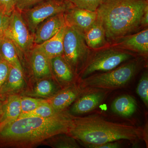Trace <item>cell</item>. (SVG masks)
I'll list each match as a JSON object with an SVG mask.
<instances>
[{"label": "cell", "instance_id": "obj_1", "mask_svg": "<svg viewBox=\"0 0 148 148\" xmlns=\"http://www.w3.org/2000/svg\"><path fill=\"white\" fill-rule=\"evenodd\" d=\"M74 116L65 110L48 117L19 119L0 126V147L32 148L59 134H67Z\"/></svg>", "mask_w": 148, "mask_h": 148}, {"label": "cell", "instance_id": "obj_2", "mask_svg": "<svg viewBox=\"0 0 148 148\" xmlns=\"http://www.w3.org/2000/svg\"><path fill=\"white\" fill-rule=\"evenodd\" d=\"M147 10L148 0H105L96 12L107 41L113 42L143 27L142 18Z\"/></svg>", "mask_w": 148, "mask_h": 148}, {"label": "cell", "instance_id": "obj_3", "mask_svg": "<svg viewBox=\"0 0 148 148\" xmlns=\"http://www.w3.org/2000/svg\"><path fill=\"white\" fill-rule=\"evenodd\" d=\"M68 135L82 145L101 144L123 140L134 143L143 139V129L108 121L98 116H75Z\"/></svg>", "mask_w": 148, "mask_h": 148}, {"label": "cell", "instance_id": "obj_4", "mask_svg": "<svg viewBox=\"0 0 148 148\" xmlns=\"http://www.w3.org/2000/svg\"><path fill=\"white\" fill-rule=\"evenodd\" d=\"M139 68L138 60H133L109 71L92 74L80 80L78 85L82 90L117 89L129 83Z\"/></svg>", "mask_w": 148, "mask_h": 148}, {"label": "cell", "instance_id": "obj_5", "mask_svg": "<svg viewBox=\"0 0 148 148\" xmlns=\"http://www.w3.org/2000/svg\"><path fill=\"white\" fill-rule=\"evenodd\" d=\"M63 46L62 56L75 73L78 75L90 56L84 35L75 28L66 25Z\"/></svg>", "mask_w": 148, "mask_h": 148}, {"label": "cell", "instance_id": "obj_6", "mask_svg": "<svg viewBox=\"0 0 148 148\" xmlns=\"http://www.w3.org/2000/svg\"><path fill=\"white\" fill-rule=\"evenodd\" d=\"M132 53L115 48L99 51L89 57L87 63L78 75L80 80L97 72H108L116 69L120 64L132 59Z\"/></svg>", "mask_w": 148, "mask_h": 148}, {"label": "cell", "instance_id": "obj_7", "mask_svg": "<svg viewBox=\"0 0 148 148\" xmlns=\"http://www.w3.org/2000/svg\"><path fill=\"white\" fill-rule=\"evenodd\" d=\"M71 6L68 0H46L21 13L29 31L34 35L42 22L51 16L64 13Z\"/></svg>", "mask_w": 148, "mask_h": 148}, {"label": "cell", "instance_id": "obj_8", "mask_svg": "<svg viewBox=\"0 0 148 148\" xmlns=\"http://www.w3.org/2000/svg\"><path fill=\"white\" fill-rule=\"evenodd\" d=\"M4 36L13 42L19 54L30 51L34 45V35L29 31L21 12L16 9L10 15L9 24Z\"/></svg>", "mask_w": 148, "mask_h": 148}, {"label": "cell", "instance_id": "obj_9", "mask_svg": "<svg viewBox=\"0 0 148 148\" xmlns=\"http://www.w3.org/2000/svg\"><path fill=\"white\" fill-rule=\"evenodd\" d=\"M64 16L66 25L75 28L83 35L98 18L97 12L86 10L72 5L64 12Z\"/></svg>", "mask_w": 148, "mask_h": 148}, {"label": "cell", "instance_id": "obj_10", "mask_svg": "<svg viewBox=\"0 0 148 148\" xmlns=\"http://www.w3.org/2000/svg\"><path fill=\"white\" fill-rule=\"evenodd\" d=\"M108 90L102 89L84 90L74 103L70 110L73 114H82L96 108L106 98Z\"/></svg>", "mask_w": 148, "mask_h": 148}, {"label": "cell", "instance_id": "obj_11", "mask_svg": "<svg viewBox=\"0 0 148 148\" xmlns=\"http://www.w3.org/2000/svg\"><path fill=\"white\" fill-rule=\"evenodd\" d=\"M65 25L64 13L58 14L46 19L36 29L34 34V44H41L50 39Z\"/></svg>", "mask_w": 148, "mask_h": 148}, {"label": "cell", "instance_id": "obj_12", "mask_svg": "<svg viewBox=\"0 0 148 148\" xmlns=\"http://www.w3.org/2000/svg\"><path fill=\"white\" fill-rule=\"evenodd\" d=\"M84 92V90L75 84L57 91L47 100L55 111L62 112L66 110Z\"/></svg>", "mask_w": 148, "mask_h": 148}, {"label": "cell", "instance_id": "obj_13", "mask_svg": "<svg viewBox=\"0 0 148 148\" xmlns=\"http://www.w3.org/2000/svg\"><path fill=\"white\" fill-rule=\"evenodd\" d=\"M115 45L119 48L147 55L148 29L147 28L135 34H132L119 39L115 41Z\"/></svg>", "mask_w": 148, "mask_h": 148}, {"label": "cell", "instance_id": "obj_14", "mask_svg": "<svg viewBox=\"0 0 148 148\" xmlns=\"http://www.w3.org/2000/svg\"><path fill=\"white\" fill-rule=\"evenodd\" d=\"M51 71L59 84L65 88L75 84L76 75L63 56L51 58Z\"/></svg>", "mask_w": 148, "mask_h": 148}, {"label": "cell", "instance_id": "obj_15", "mask_svg": "<svg viewBox=\"0 0 148 148\" xmlns=\"http://www.w3.org/2000/svg\"><path fill=\"white\" fill-rule=\"evenodd\" d=\"M24 83L22 68L10 66L8 76L0 90V96L4 99L8 95L14 94L23 88Z\"/></svg>", "mask_w": 148, "mask_h": 148}, {"label": "cell", "instance_id": "obj_16", "mask_svg": "<svg viewBox=\"0 0 148 148\" xmlns=\"http://www.w3.org/2000/svg\"><path fill=\"white\" fill-rule=\"evenodd\" d=\"M30 51V63L34 76L38 79L51 76L50 59L34 46Z\"/></svg>", "mask_w": 148, "mask_h": 148}, {"label": "cell", "instance_id": "obj_17", "mask_svg": "<svg viewBox=\"0 0 148 148\" xmlns=\"http://www.w3.org/2000/svg\"><path fill=\"white\" fill-rule=\"evenodd\" d=\"M21 96L13 94L6 97L2 106L0 126L18 119L21 114Z\"/></svg>", "mask_w": 148, "mask_h": 148}, {"label": "cell", "instance_id": "obj_18", "mask_svg": "<svg viewBox=\"0 0 148 148\" xmlns=\"http://www.w3.org/2000/svg\"><path fill=\"white\" fill-rule=\"evenodd\" d=\"M84 37L88 47L93 49H101L108 42L102 21L98 17L95 23L85 32Z\"/></svg>", "mask_w": 148, "mask_h": 148}, {"label": "cell", "instance_id": "obj_19", "mask_svg": "<svg viewBox=\"0 0 148 148\" xmlns=\"http://www.w3.org/2000/svg\"><path fill=\"white\" fill-rule=\"evenodd\" d=\"M66 25L62 27L58 33L45 42L35 47L45 54L49 59L56 56H62L64 52L63 40Z\"/></svg>", "mask_w": 148, "mask_h": 148}, {"label": "cell", "instance_id": "obj_20", "mask_svg": "<svg viewBox=\"0 0 148 148\" xmlns=\"http://www.w3.org/2000/svg\"><path fill=\"white\" fill-rule=\"evenodd\" d=\"M137 109V103L131 95H122L116 98L111 105L113 112L123 117L132 116Z\"/></svg>", "mask_w": 148, "mask_h": 148}, {"label": "cell", "instance_id": "obj_21", "mask_svg": "<svg viewBox=\"0 0 148 148\" xmlns=\"http://www.w3.org/2000/svg\"><path fill=\"white\" fill-rule=\"evenodd\" d=\"M0 61L6 62L10 66L22 68L16 46L10 39L5 36L0 38Z\"/></svg>", "mask_w": 148, "mask_h": 148}, {"label": "cell", "instance_id": "obj_22", "mask_svg": "<svg viewBox=\"0 0 148 148\" xmlns=\"http://www.w3.org/2000/svg\"><path fill=\"white\" fill-rule=\"evenodd\" d=\"M48 77L40 79L37 83L29 96L36 98H49L57 92L58 87L55 82Z\"/></svg>", "mask_w": 148, "mask_h": 148}, {"label": "cell", "instance_id": "obj_23", "mask_svg": "<svg viewBox=\"0 0 148 148\" xmlns=\"http://www.w3.org/2000/svg\"><path fill=\"white\" fill-rule=\"evenodd\" d=\"M55 148H79L80 147L76 140L67 134H59L49 138L44 143Z\"/></svg>", "mask_w": 148, "mask_h": 148}, {"label": "cell", "instance_id": "obj_24", "mask_svg": "<svg viewBox=\"0 0 148 148\" xmlns=\"http://www.w3.org/2000/svg\"><path fill=\"white\" fill-rule=\"evenodd\" d=\"M58 112H56L46 100L45 102L35 109L34 110L21 114L18 119L29 117H48L55 114Z\"/></svg>", "mask_w": 148, "mask_h": 148}, {"label": "cell", "instance_id": "obj_25", "mask_svg": "<svg viewBox=\"0 0 148 148\" xmlns=\"http://www.w3.org/2000/svg\"><path fill=\"white\" fill-rule=\"evenodd\" d=\"M46 100L37 98L21 97V114L34 110L46 102Z\"/></svg>", "mask_w": 148, "mask_h": 148}, {"label": "cell", "instance_id": "obj_26", "mask_svg": "<svg viewBox=\"0 0 148 148\" xmlns=\"http://www.w3.org/2000/svg\"><path fill=\"white\" fill-rule=\"evenodd\" d=\"M105 0H68L72 5L90 11H96Z\"/></svg>", "mask_w": 148, "mask_h": 148}, {"label": "cell", "instance_id": "obj_27", "mask_svg": "<svg viewBox=\"0 0 148 148\" xmlns=\"http://www.w3.org/2000/svg\"><path fill=\"white\" fill-rule=\"evenodd\" d=\"M136 92L141 98L145 106L148 107V74L145 72L142 75L138 83Z\"/></svg>", "mask_w": 148, "mask_h": 148}, {"label": "cell", "instance_id": "obj_28", "mask_svg": "<svg viewBox=\"0 0 148 148\" xmlns=\"http://www.w3.org/2000/svg\"><path fill=\"white\" fill-rule=\"evenodd\" d=\"M46 0H16L15 9L22 12Z\"/></svg>", "mask_w": 148, "mask_h": 148}, {"label": "cell", "instance_id": "obj_29", "mask_svg": "<svg viewBox=\"0 0 148 148\" xmlns=\"http://www.w3.org/2000/svg\"><path fill=\"white\" fill-rule=\"evenodd\" d=\"M16 0H0V10L10 15L16 7Z\"/></svg>", "mask_w": 148, "mask_h": 148}, {"label": "cell", "instance_id": "obj_30", "mask_svg": "<svg viewBox=\"0 0 148 148\" xmlns=\"http://www.w3.org/2000/svg\"><path fill=\"white\" fill-rule=\"evenodd\" d=\"M10 16L0 10V38L4 36L9 24Z\"/></svg>", "mask_w": 148, "mask_h": 148}, {"label": "cell", "instance_id": "obj_31", "mask_svg": "<svg viewBox=\"0 0 148 148\" xmlns=\"http://www.w3.org/2000/svg\"><path fill=\"white\" fill-rule=\"evenodd\" d=\"M9 69V64L3 61H0V90L8 76ZM0 98H1V96Z\"/></svg>", "mask_w": 148, "mask_h": 148}, {"label": "cell", "instance_id": "obj_32", "mask_svg": "<svg viewBox=\"0 0 148 148\" xmlns=\"http://www.w3.org/2000/svg\"><path fill=\"white\" fill-rule=\"evenodd\" d=\"M83 145L84 147L89 148H119L121 147L120 144L116 141L101 144H89V145Z\"/></svg>", "mask_w": 148, "mask_h": 148}, {"label": "cell", "instance_id": "obj_33", "mask_svg": "<svg viewBox=\"0 0 148 148\" xmlns=\"http://www.w3.org/2000/svg\"><path fill=\"white\" fill-rule=\"evenodd\" d=\"M143 140H145L147 147H148V124H146L144 128H143Z\"/></svg>", "mask_w": 148, "mask_h": 148}, {"label": "cell", "instance_id": "obj_34", "mask_svg": "<svg viewBox=\"0 0 148 148\" xmlns=\"http://www.w3.org/2000/svg\"><path fill=\"white\" fill-rule=\"evenodd\" d=\"M141 24H142L143 27L147 26L148 24V10H147L144 14L143 18H142Z\"/></svg>", "mask_w": 148, "mask_h": 148}, {"label": "cell", "instance_id": "obj_35", "mask_svg": "<svg viewBox=\"0 0 148 148\" xmlns=\"http://www.w3.org/2000/svg\"><path fill=\"white\" fill-rule=\"evenodd\" d=\"M3 100L4 99L0 98V117H1V113L2 106L3 101Z\"/></svg>", "mask_w": 148, "mask_h": 148}]
</instances>
